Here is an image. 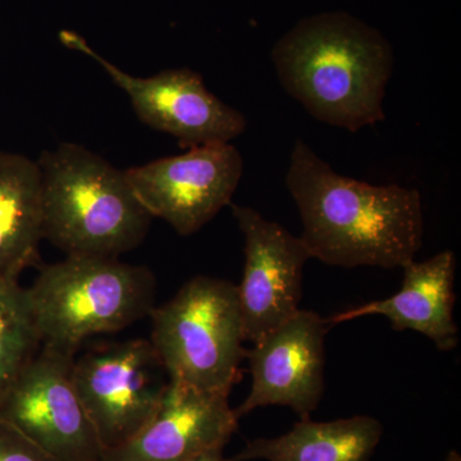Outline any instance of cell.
<instances>
[{"label":"cell","mask_w":461,"mask_h":461,"mask_svg":"<svg viewBox=\"0 0 461 461\" xmlns=\"http://www.w3.org/2000/svg\"><path fill=\"white\" fill-rule=\"evenodd\" d=\"M286 185L311 258L344 268H402L415 260L424 235L417 189L346 177L304 141L291 151Z\"/></svg>","instance_id":"obj_1"},{"label":"cell","mask_w":461,"mask_h":461,"mask_svg":"<svg viewBox=\"0 0 461 461\" xmlns=\"http://www.w3.org/2000/svg\"><path fill=\"white\" fill-rule=\"evenodd\" d=\"M288 95L321 122L357 132L384 121L395 57L375 27L346 12L303 18L273 47Z\"/></svg>","instance_id":"obj_2"},{"label":"cell","mask_w":461,"mask_h":461,"mask_svg":"<svg viewBox=\"0 0 461 461\" xmlns=\"http://www.w3.org/2000/svg\"><path fill=\"white\" fill-rule=\"evenodd\" d=\"M42 238L67 257L117 258L147 238L151 217L124 171L89 149L63 142L44 151Z\"/></svg>","instance_id":"obj_3"},{"label":"cell","mask_w":461,"mask_h":461,"mask_svg":"<svg viewBox=\"0 0 461 461\" xmlns=\"http://www.w3.org/2000/svg\"><path fill=\"white\" fill-rule=\"evenodd\" d=\"M41 346L75 355L85 339L150 315L156 277L117 258L67 257L26 288Z\"/></svg>","instance_id":"obj_4"},{"label":"cell","mask_w":461,"mask_h":461,"mask_svg":"<svg viewBox=\"0 0 461 461\" xmlns=\"http://www.w3.org/2000/svg\"><path fill=\"white\" fill-rule=\"evenodd\" d=\"M150 317L149 341L169 382L230 396L247 357L238 286L196 276Z\"/></svg>","instance_id":"obj_5"},{"label":"cell","mask_w":461,"mask_h":461,"mask_svg":"<svg viewBox=\"0 0 461 461\" xmlns=\"http://www.w3.org/2000/svg\"><path fill=\"white\" fill-rule=\"evenodd\" d=\"M75 355L41 346L0 395V420L57 461H102L104 448L74 381Z\"/></svg>","instance_id":"obj_6"},{"label":"cell","mask_w":461,"mask_h":461,"mask_svg":"<svg viewBox=\"0 0 461 461\" xmlns=\"http://www.w3.org/2000/svg\"><path fill=\"white\" fill-rule=\"evenodd\" d=\"M74 381L104 451L126 444L162 402L168 375L149 339L90 351L74 362Z\"/></svg>","instance_id":"obj_7"},{"label":"cell","mask_w":461,"mask_h":461,"mask_svg":"<svg viewBox=\"0 0 461 461\" xmlns=\"http://www.w3.org/2000/svg\"><path fill=\"white\" fill-rule=\"evenodd\" d=\"M59 39L69 50L98 62L129 95L140 121L177 139L181 148L224 144L247 130L245 115L206 89L202 76L193 69H165L150 77H135L99 56L77 33L65 30Z\"/></svg>","instance_id":"obj_8"},{"label":"cell","mask_w":461,"mask_h":461,"mask_svg":"<svg viewBox=\"0 0 461 461\" xmlns=\"http://www.w3.org/2000/svg\"><path fill=\"white\" fill-rule=\"evenodd\" d=\"M244 172L235 145H200L180 156L126 169L127 181L151 217L181 236L198 232L230 204Z\"/></svg>","instance_id":"obj_9"},{"label":"cell","mask_w":461,"mask_h":461,"mask_svg":"<svg viewBox=\"0 0 461 461\" xmlns=\"http://www.w3.org/2000/svg\"><path fill=\"white\" fill-rule=\"evenodd\" d=\"M245 238L244 277L238 286L245 341L257 342L300 309L303 272L311 259L304 242L256 209L232 204Z\"/></svg>","instance_id":"obj_10"},{"label":"cell","mask_w":461,"mask_h":461,"mask_svg":"<svg viewBox=\"0 0 461 461\" xmlns=\"http://www.w3.org/2000/svg\"><path fill=\"white\" fill-rule=\"evenodd\" d=\"M330 327L315 312L299 309L254 342L245 357L253 378L250 393L233 409L236 418L258 408L280 405L293 409L300 420H309L324 393V339Z\"/></svg>","instance_id":"obj_11"},{"label":"cell","mask_w":461,"mask_h":461,"mask_svg":"<svg viewBox=\"0 0 461 461\" xmlns=\"http://www.w3.org/2000/svg\"><path fill=\"white\" fill-rule=\"evenodd\" d=\"M238 421L229 396L168 382L156 414L126 444L104 451L102 461H190L224 447Z\"/></svg>","instance_id":"obj_12"},{"label":"cell","mask_w":461,"mask_h":461,"mask_svg":"<svg viewBox=\"0 0 461 461\" xmlns=\"http://www.w3.org/2000/svg\"><path fill=\"white\" fill-rule=\"evenodd\" d=\"M402 269L399 293L326 318L330 326L382 315L395 330H415L429 338L438 350H454L459 344V330L454 321L456 257L445 250L426 262L412 260Z\"/></svg>","instance_id":"obj_13"},{"label":"cell","mask_w":461,"mask_h":461,"mask_svg":"<svg viewBox=\"0 0 461 461\" xmlns=\"http://www.w3.org/2000/svg\"><path fill=\"white\" fill-rule=\"evenodd\" d=\"M382 435L381 421L368 415L330 421L309 418L280 437L248 442L224 461H371Z\"/></svg>","instance_id":"obj_14"},{"label":"cell","mask_w":461,"mask_h":461,"mask_svg":"<svg viewBox=\"0 0 461 461\" xmlns=\"http://www.w3.org/2000/svg\"><path fill=\"white\" fill-rule=\"evenodd\" d=\"M42 238L38 162L0 151V278L18 280L38 262Z\"/></svg>","instance_id":"obj_15"},{"label":"cell","mask_w":461,"mask_h":461,"mask_svg":"<svg viewBox=\"0 0 461 461\" xmlns=\"http://www.w3.org/2000/svg\"><path fill=\"white\" fill-rule=\"evenodd\" d=\"M41 348L26 288L0 278V395Z\"/></svg>","instance_id":"obj_16"},{"label":"cell","mask_w":461,"mask_h":461,"mask_svg":"<svg viewBox=\"0 0 461 461\" xmlns=\"http://www.w3.org/2000/svg\"><path fill=\"white\" fill-rule=\"evenodd\" d=\"M0 461H57L14 427L0 420Z\"/></svg>","instance_id":"obj_17"},{"label":"cell","mask_w":461,"mask_h":461,"mask_svg":"<svg viewBox=\"0 0 461 461\" xmlns=\"http://www.w3.org/2000/svg\"><path fill=\"white\" fill-rule=\"evenodd\" d=\"M222 446L220 447H213L211 450H206L204 453L198 455L190 461H224Z\"/></svg>","instance_id":"obj_18"},{"label":"cell","mask_w":461,"mask_h":461,"mask_svg":"<svg viewBox=\"0 0 461 461\" xmlns=\"http://www.w3.org/2000/svg\"><path fill=\"white\" fill-rule=\"evenodd\" d=\"M445 461H461V456L459 453L456 451H451L450 454L447 455Z\"/></svg>","instance_id":"obj_19"}]
</instances>
